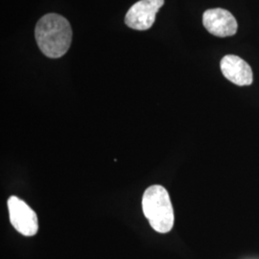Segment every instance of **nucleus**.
<instances>
[{
    "label": "nucleus",
    "mask_w": 259,
    "mask_h": 259,
    "mask_svg": "<svg viewBox=\"0 0 259 259\" xmlns=\"http://www.w3.org/2000/svg\"><path fill=\"white\" fill-rule=\"evenodd\" d=\"M37 47L45 55L58 59L65 55L71 46L72 29L68 20L58 14H47L35 28Z\"/></svg>",
    "instance_id": "f257e3e1"
},
{
    "label": "nucleus",
    "mask_w": 259,
    "mask_h": 259,
    "mask_svg": "<svg viewBox=\"0 0 259 259\" xmlns=\"http://www.w3.org/2000/svg\"><path fill=\"white\" fill-rule=\"evenodd\" d=\"M142 210L150 226L158 233H168L175 223L174 209L166 189L161 185L148 187L142 197Z\"/></svg>",
    "instance_id": "f03ea898"
},
{
    "label": "nucleus",
    "mask_w": 259,
    "mask_h": 259,
    "mask_svg": "<svg viewBox=\"0 0 259 259\" xmlns=\"http://www.w3.org/2000/svg\"><path fill=\"white\" fill-rule=\"evenodd\" d=\"M7 204L10 222L15 230L27 237L36 235L38 231V221L36 212L17 196L10 197Z\"/></svg>",
    "instance_id": "7ed1b4c3"
},
{
    "label": "nucleus",
    "mask_w": 259,
    "mask_h": 259,
    "mask_svg": "<svg viewBox=\"0 0 259 259\" xmlns=\"http://www.w3.org/2000/svg\"><path fill=\"white\" fill-rule=\"evenodd\" d=\"M163 4L164 0H140L127 12L126 25L138 31L148 30L153 26L157 12Z\"/></svg>",
    "instance_id": "20e7f679"
},
{
    "label": "nucleus",
    "mask_w": 259,
    "mask_h": 259,
    "mask_svg": "<svg viewBox=\"0 0 259 259\" xmlns=\"http://www.w3.org/2000/svg\"><path fill=\"white\" fill-rule=\"evenodd\" d=\"M204 28L213 36L232 37L237 32V21L231 12L222 8L206 10L203 15Z\"/></svg>",
    "instance_id": "39448f33"
},
{
    "label": "nucleus",
    "mask_w": 259,
    "mask_h": 259,
    "mask_svg": "<svg viewBox=\"0 0 259 259\" xmlns=\"http://www.w3.org/2000/svg\"><path fill=\"white\" fill-rule=\"evenodd\" d=\"M220 67L222 73L229 81L236 85H250L253 81L252 70L249 64L240 57L225 56L221 60Z\"/></svg>",
    "instance_id": "423d86ee"
}]
</instances>
